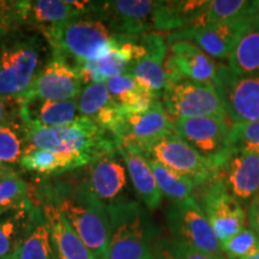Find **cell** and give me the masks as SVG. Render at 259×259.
<instances>
[{
	"instance_id": "ac0fdd59",
	"label": "cell",
	"mask_w": 259,
	"mask_h": 259,
	"mask_svg": "<svg viewBox=\"0 0 259 259\" xmlns=\"http://www.w3.org/2000/svg\"><path fill=\"white\" fill-rule=\"evenodd\" d=\"M215 179L241 204L251 203L259 194V154L232 150Z\"/></svg>"
},
{
	"instance_id": "4dcf8cb0",
	"label": "cell",
	"mask_w": 259,
	"mask_h": 259,
	"mask_svg": "<svg viewBox=\"0 0 259 259\" xmlns=\"http://www.w3.org/2000/svg\"><path fill=\"white\" fill-rule=\"evenodd\" d=\"M34 203L31 187L17 170H9L0 178V215Z\"/></svg>"
},
{
	"instance_id": "5bb4252c",
	"label": "cell",
	"mask_w": 259,
	"mask_h": 259,
	"mask_svg": "<svg viewBox=\"0 0 259 259\" xmlns=\"http://www.w3.org/2000/svg\"><path fill=\"white\" fill-rule=\"evenodd\" d=\"M158 2L153 0H115L96 2L94 18H99L120 36H141L155 32L154 18Z\"/></svg>"
},
{
	"instance_id": "836d02e7",
	"label": "cell",
	"mask_w": 259,
	"mask_h": 259,
	"mask_svg": "<svg viewBox=\"0 0 259 259\" xmlns=\"http://www.w3.org/2000/svg\"><path fill=\"white\" fill-rule=\"evenodd\" d=\"M227 259H247L259 252V239L251 228L245 227L241 232L221 244Z\"/></svg>"
},
{
	"instance_id": "d6986e66",
	"label": "cell",
	"mask_w": 259,
	"mask_h": 259,
	"mask_svg": "<svg viewBox=\"0 0 259 259\" xmlns=\"http://www.w3.org/2000/svg\"><path fill=\"white\" fill-rule=\"evenodd\" d=\"M170 54L164 63L168 83L179 79H191L212 83L218 74L219 65L208 54L189 41L170 44Z\"/></svg>"
},
{
	"instance_id": "83f0119b",
	"label": "cell",
	"mask_w": 259,
	"mask_h": 259,
	"mask_svg": "<svg viewBox=\"0 0 259 259\" xmlns=\"http://www.w3.org/2000/svg\"><path fill=\"white\" fill-rule=\"evenodd\" d=\"M15 259H57L51 240L50 226L40 204L35 203L30 222Z\"/></svg>"
},
{
	"instance_id": "cb8c5ba5",
	"label": "cell",
	"mask_w": 259,
	"mask_h": 259,
	"mask_svg": "<svg viewBox=\"0 0 259 259\" xmlns=\"http://www.w3.org/2000/svg\"><path fill=\"white\" fill-rule=\"evenodd\" d=\"M118 153L125 162L128 177L138 198L149 210L157 209L161 205L163 196L158 189L157 181L147 158L124 145H119Z\"/></svg>"
},
{
	"instance_id": "f35d334b",
	"label": "cell",
	"mask_w": 259,
	"mask_h": 259,
	"mask_svg": "<svg viewBox=\"0 0 259 259\" xmlns=\"http://www.w3.org/2000/svg\"><path fill=\"white\" fill-rule=\"evenodd\" d=\"M9 170H15V169H10V168L5 167L4 164H2V163H0V178H2L3 176H5V174L8 173Z\"/></svg>"
},
{
	"instance_id": "484cf974",
	"label": "cell",
	"mask_w": 259,
	"mask_h": 259,
	"mask_svg": "<svg viewBox=\"0 0 259 259\" xmlns=\"http://www.w3.org/2000/svg\"><path fill=\"white\" fill-rule=\"evenodd\" d=\"M24 100V99H23ZM24 124L34 122L44 127H63L82 118L77 100L72 101H25L22 109Z\"/></svg>"
},
{
	"instance_id": "ab89813d",
	"label": "cell",
	"mask_w": 259,
	"mask_h": 259,
	"mask_svg": "<svg viewBox=\"0 0 259 259\" xmlns=\"http://www.w3.org/2000/svg\"><path fill=\"white\" fill-rule=\"evenodd\" d=\"M247 259H259V252H257V253L253 254V255H252V257L247 258Z\"/></svg>"
},
{
	"instance_id": "f546056e",
	"label": "cell",
	"mask_w": 259,
	"mask_h": 259,
	"mask_svg": "<svg viewBox=\"0 0 259 259\" xmlns=\"http://www.w3.org/2000/svg\"><path fill=\"white\" fill-rule=\"evenodd\" d=\"M147 160L149 166L153 169L162 196L170 199L171 202H180V200L194 196V190L197 187L192 181L163 166L160 162L151 160V158H147Z\"/></svg>"
},
{
	"instance_id": "6da1fadb",
	"label": "cell",
	"mask_w": 259,
	"mask_h": 259,
	"mask_svg": "<svg viewBox=\"0 0 259 259\" xmlns=\"http://www.w3.org/2000/svg\"><path fill=\"white\" fill-rule=\"evenodd\" d=\"M35 203L57 206L95 258L106 257L109 241L107 205L93 193L85 178L46 184Z\"/></svg>"
},
{
	"instance_id": "8d00e7d4",
	"label": "cell",
	"mask_w": 259,
	"mask_h": 259,
	"mask_svg": "<svg viewBox=\"0 0 259 259\" xmlns=\"http://www.w3.org/2000/svg\"><path fill=\"white\" fill-rule=\"evenodd\" d=\"M22 96H0V126L24 124Z\"/></svg>"
},
{
	"instance_id": "7c38bea8",
	"label": "cell",
	"mask_w": 259,
	"mask_h": 259,
	"mask_svg": "<svg viewBox=\"0 0 259 259\" xmlns=\"http://www.w3.org/2000/svg\"><path fill=\"white\" fill-rule=\"evenodd\" d=\"M82 85L83 80L76 65L63 57L52 54L22 97L25 101H72L79 97Z\"/></svg>"
},
{
	"instance_id": "52a82bcc",
	"label": "cell",
	"mask_w": 259,
	"mask_h": 259,
	"mask_svg": "<svg viewBox=\"0 0 259 259\" xmlns=\"http://www.w3.org/2000/svg\"><path fill=\"white\" fill-rule=\"evenodd\" d=\"M161 99L164 109L174 121L203 116H227L213 83L179 79L167 84Z\"/></svg>"
},
{
	"instance_id": "d4e9b609",
	"label": "cell",
	"mask_w": 259,
	"mask_h": 259,
	"mask_svg": "<svg viewBox=\"0 0 259 259\" xmlns=\"http://www.w3.org/2000/svg\"><path fill=\"white\" fill-rule=\"evenodd\" d=\"M94 160L89 156L76 154H61L44 149L27 150L19 167L41 176H60L78 168L88 167Z\"/></svg>"
},
{
	"instance_id": "d590c367",
	"label": "cell",
	"mask_w": 259,
	"mask_h": 259,
	"mask_svg": "<svg viewBox=\"0 0 259 259\" xmlns=\"http://www.w3.org/2000/svg\"><path fill=\"white\" fill-rule=\"evenodd\" d=\"M23 27L19 0H0V41L22 31Z\"/></svg>"
},
{
	"instance_id": "d6a6232c",
	"label": "cell",
	"mask_w": 259,
	"mask_h": 259,
	"mask_svg": "<svg viewBox=\"0 0 259 259\" xmlns=\"http://www.w3.org/2000/svg\"><path fill=\"white\" fill-rule=\"evenodd\" d=\"M155 259H226L190 247L173 238H163L155 242Z\"/></svg>"
},
{
	"instance_id": "7402d4cb",
	"label": "cell",
	"mask_w": 259,
	"mask_h": 259,
	"mask_svg": "<svg viewBox=\"0 0 259 259\" xmlns=\"http://www.w3.org/2000/svg\"><path fill=\"white\" fill-rule=\"evenodd\" d=\"M77 105L80 115L93 120L115 137L124 112L121 106L111 96L106 83L87 85L77 99Z\"/></svg>"
},
{
	"instance_id": "4fadbf2b",
	"label": "cell",
	"mask_w": 259,
	"mask_h": 259,
	"mask_svg": "<svg viewBox=\"0 0 259 259\" xmlns=\"http://www.w3.org/2000/svg\"><path fill=\"white\" fill-rule=\"evenodd\" d=\"M199 187L202 189L197 202L205 212L220 244H223L245 228L246 213L242 204L218 179Z\"/></svg>"
},
{
	"instance_id": "8992f818",
	"label": "cell",
	"mask_w": 259,
	"mask_h": 259,
	"mask_svg": "<svg viewBox=\"0 0 259 259\" xmlns=\"http://www.w3.org/2000/svg\"><path fill=\"white\" fill-rule=\"evenodd\" d=\"M166 221L174 240L205 253L223 255L221 244L194 196L171 202L166 210Z\"/></svg>"
},
{
	"instance_id": "5b68a950",
	"label": "cell",
	"mask_w": 259,
	"mask_h": 259,
	"mask_svg": "<svg viewBox=\"0 0 259 259\" xmlns=\"http://www.w3.org/2000/svg\"><path fill=\"white\" fill-rule=\"evenodd\" d=\"M40 34L19 31L0 41V96H23L44 66Z\"/></svg>"
},
{
	"instance_id": "74e56055",
	"label": "cell",
	"mask_w": 259,
	"mask_h": 259,
	"mask_svg": "<svg viewBox=\"0 0 259 259\" xmlns=\"http://www.w3.org/2000/svg\"><path fill=\"white\" fill-rule=\"evenodd\" d=\"M248 221H250V228L255 233L259 239V194L251 200L248 206Z\"/></svg>"
},
{
	"instance_id": "e0dca14e",
	"label": "cell",
	"mask_w": 259,
	"mask_h": 259,
	"mask_svg": "<svg viewBox=\"0 0 259 259\" xmlns=\"http://www.w3.org/2000/svg\"><path fill=\"white\" fill-rule=\"evenodd\" d=\"M24 27L40 32L72 19L94 17L96 2L78 0H19Z\"/></svg>"
},
{
	"instance_id": "ba28073f",
	"label": "cell",
	"mask_w": 259,
	"mask_h": 259,
	"mask_svg": "<svg viewBox=\"0 0 259 259\" xmlns=\"http://www.w3.org/2000/svg\"><path fill=\"white\" fill-rule=\"evenodd\" d=\"M213 85L231 124L259 121V76H244L220 64Z\"/></svg>"
},
{
	"instance_id": "f1b7e54d",
	"label": "cell",
	"mask_w": 259,
	"mask_h": 259,
	"mask_svg": "<svg viewBox=\"0 0 259 259\" xmlns=\"http://www.w3.org/2000/svg\"><path fill=\"white\" fill-rule=\"evenodd\" d=\"M34 203L0 215V259H15L30 222Z\"/></svg>"
},
{
	"instance_id": "7a4b0ae2",
	"label": "cell",
	"mask_w": 259,
	"mask_h": 259,
	"mask_svg": "<svg viewBox=\"0 0 259 259\" xmlns=\"http://www.w3.org/2000/svg\"><path fill=\"white\" fill-rule=\"evenodd\" d=\"M25 136L27 150L44 149L54 153L84 155L93 160L118 151L114 136L84 116L63 127H44L28 122Z\"/></svg>"
},
{
	"instance_id": "30bf717a",
	"label": "cell",
	"mask_w": 259,
	"mask_h": 259,
	"mask_svg": "<svg viewBox=\"0 0 259 259\" xmlns=\"http://www.w3.org/2000/svg\"><path fill=\"white\" fill-rule=\"evenodd\" d=\"M144 157L151 158L192 181L196 187L213 180L218 168L208 158L190 147L176 134L167 136L148 150Z\"/></svg>"
},
{
	"instance_id": "e575fe53",
	"label": "cell",
	"mask_w": 259,
	"mask_h": 259,
	"mask_svg": "<svg viewBox=\"0 0 259 259\" xmlns=\"http://www.w3.org/2000/svg\"><path fill=\"white\" fill-rule=\"evenodd\" d=\"M231 149L259 154V121L233 124L231 127Z\"/></svg>"
},
{
	"instance_id": "44dd1931",
	"label": "cell",
	"mask_w": 259,
	"mask_h": 259,
	"mask_svg": "<svg viewBox=\"0 0 259 259\" xmlns=\"http://www.w3.org/2000/svg\"><path fill=\"white\" fill-rule=\"evenodd\" d=\"M139 41L147 48V54L136 61L128 74H132L143 88L160 100L168 84L164 71V63L168 57V42L160 32L141 35Z\"/></svg>"
},
{
	"instance_id": "277c9868",
	"label": "cell",
	"mask_w": 259,
	"mask_h": 259,
	"mask_svg": "<svg viewBox=\"0 0 259 259\" xmlns=\"http://www.w3.org/2000/svg\"><path fill=\"white\" fill-rule=\"evenodd\" d=\"M109 241L103 259H155V229L144 209L126 198L107 205Z\"/></svg>"
},
{
	"instance_id": "603a6c76",
	"label": "cell",
	"mask_w": 259,
	"mask_h": 259,
	"mask_svg": "<svg viewBox=\"0 0 259 259\" xmlns=\"http://www.w3.org/2000/svg\"><path fill=\"white\" fill-rule=\"evenodd\" d=\"M50 226L51 240L57 259H96L66 218L52 204H40Z\"/></svg>"
},
{
	"instance_id": "ffe728a7",
	"label": "cell",
	"mask_w": 259,
	"mask_h": 259,
	"mask_svg": "<svg viewBox=\"0 0 259 259\" xmlns=\"http://www.w3.org/2000/svg\"><path fill=\"white\" fill-rule=\"evenodd\" d=\"M85 180L93 193L106 205L126 199L127 169L118 151L94 160L88 166Z\"/></svg>"
},
{
	"instance_id": "8fae6325",
	"label": "cell",
	"mask_w": 259,
	"mask_h": 259,
	"mask_svg": "<svg viewBox=\"0 0 259 259\" xmlns=\"http://www.w3.org/2000/svg\"><path fill=\"white\" fill-rule=\"evenodd\" d=\"M173 134H176L174 120L158 100L147 112L124 113L115 138L118 147L131 148L144 156L154 144Z\"/></svg>"
},
{
	"instance_id": "4316f807",
	"label": "cell",
	"mask_w": 259,
	"mask_h": 259,
	"mask_svg": "<svg viewBox=\"0 0 259 259\" xmlns=\"http://www.w3.org/2000/svg\"><path fill=\"white\" fill-rule=\"evenodd\" d=\"M227 65L238 74L259 76V8L239 35Z\"/></svg>"
},
{
	"instance_id": "1f68e13d",
	"label": "cell",
	"mask_w": 259,
	"mask_h": 259,
	"mask_svg": "<svg viewBox=\"0 0 259 259\" xmlns=\"http://www.w3.org/2000/svg\"><path fill=\"white\" fill-rule=\"evenodd\" d=\"M25 150V124L0 126V163L16 170V167H19Z\"/></svg>"
},
{
	"instance_id": "2e32d148",
	"label": "cell",
	"mask_w": 259,
	"mask_h": 259,
	"mask_svg": "<svg viewBox=\"0 0 259 259\" xmlns=\"http://www.w3.org/2000/svg\"><path fill=\"white\" fill-rule=\"evenodd\" d=\"M147 54L139 36H121L119 44L112 48L105 57L96 61L77 64L83 84L106 83L113 77L128 74L136 61Z\"/></svg>"
},
{
	"instance_id": "9c48e42d",
	"label": "cell",
	"mask_w": 259,
	"mask_h": 259,
	"mask_svg": "<svg viewBox=\"0 0 259 259\" xmlns=\"http://www.w3.org/2000/svg\"><path fill=\"white\" fill-rule=\"evenodd\" d=\"M231 127L227 116H203L174 121L178 137L219 168L231 154Z\"/></svg>"
},
{
	"instance_id": "3957f363",
	"label": "cell",
	"mask_w": 259,
	"mask_h": 259,
	"mask_svg": "<svg viewBox=\"0 0 259 259\" xmlns=\"http://www.w3.org/2000/svg\"><path fill=\"white\" fill-rule=\"evenodd\" d=\"M40 35L50 45L52 54L77 65L96 61L119 44L121 36L99 18L83 17L46 28Z\"/></svg>"
},
{
	"instance_id": "9a60e30c",
	"label": "cell",
	"mask_w": 259,
	"mask_h": 259,
	"mask_svg": "<svg viewBox=\"0 0 259 259\" xmlns=\"http://www.w3.org/2000/svg\"><path fill=\"white\" fill-rule=\"evenodd\" d=\"M253 14L205 27L169 32L167 35V42L168 45L176 41L192 42L212 59L228 60L239 35L248 24V21Z\"/></svg>"
}]
</instances>
